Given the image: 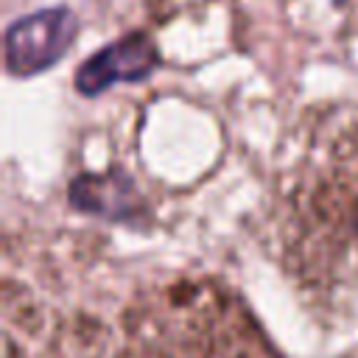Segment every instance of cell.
Instances as JSON below:
<instances>
[{"label": "cell", "mask_w": 358, "mask_h": 358, "mask_svg": "<svg viewBox=\"0 0 358 358\" xmlns=\"http://www.w3.org/2000/svg\"><path fill=\"white\" fill-rule=\"evenodd\" d=\"M157 358H274L249 313L215 285H176L143 308Z\"/></svg>", "instance_id": "2"}, {"label": "cell", "mask_w": 358, "mask_h": 358, "mask_svg": "<svg viewBox=\"0 0 358 358\" xmlns=\"http://www.w3.org/2000/svg\"><path fill=\"white\" fill-rule=\"evenodd\" d=\"M291 255L319 282L358 268V123L327 120L285 190Z\"/></svg>", "instance_id": "1"}, {"label": "cell", "mask_w": 358, "mask_h": 358, "mask_svg": "<svg viewBox=\"0 0 358 358\" xmlns=\"http://www.w3.org/2000/svg\"><path fill=\"white\" fill-rule=\"evenodd\" d=\"M157 67V50L143 34L123 36L92 59H87L76 73V87L84 95H101L112 84L120 81H140Z\"/></svg>", "instance_id": "4"}, {"label": "cell", "mask_w": 358, "mask_h": 358, "mask_svg": "<svg viewBox=\"0 0 358 358\" xmlns=\"http://www.w3.org/2000/svg\"><path fill=\"white\" fill-rule=\"evenodd\" d=\"M76 39V17L67 8H48L17 20L6 31V70L34 76L56 64Z\"/></svg>", "instance_id": "3"}]
</instances>
